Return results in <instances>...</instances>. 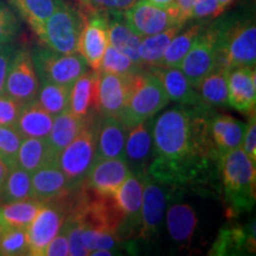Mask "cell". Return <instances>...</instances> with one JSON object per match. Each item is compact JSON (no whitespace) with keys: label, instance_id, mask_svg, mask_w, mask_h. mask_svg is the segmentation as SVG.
<instances>
[{"label":"cell","instance_id":"27","mask_svg":"<svg viewBox=\"0 0 256 256\" xmlns=\"http://www.w3.org/2000/svg\"><path fill=\"white\" fill-rule=\"evenodd\" d=\"M243 250L255 252L254 223L249 229L234 226L220 230L209 255H235L241 254Z\"/></svg>","mask_w":256,"mask_h":256},{"label":"cell","instance_id":"43","mask_svg":"<svg viewBox=\"0 0 256 256\" xmlns=\"http://www.w3.org/2000/svg\"><path fill=\"white\" fill-rule=\"evenodd\" d=\"M23 106L8 95H0V126H14Z\"/></svg>","mask_w":256,"mask_h":256},{"label":"cell","instance_id":"28","mask_svg":"<svg viewBox=\"0 0 256 256\" xmlns=\"http://www.w3.org/2000/svg\"><path fill=\"white\" fill-rule=\"evenodd\" d=\"M56 159L46 139L24 138L19 146L16 165L31 174L43 166L55 164Z\"/></svg>","mask_w":256,"mask_h":256},{"label":"cell","instance_id":"45","mask_svg":"<svg viewBox=\"0 0 256 256\" xmlns=\"http://www.w3.org/2000/svg\"><path fill=\"white\" fill-rule=\"evenodd\" d=\"M218 0H194L191 19H206L218 16Z\"/></svg>","mask_w":256,"mask_h":256},{"label":"cell","instance_id":"46","mask_svg":"<svg viewBox=\"0 0 256 256\" xmlns=\"http://www.w3.org/2000/svg\"><path fill=\"white\" fill-rule=\"evenodd\" d=\"M194 0H174L168 8L170 14L176 19L178 24H186L191 19V11Z\"/></svg>","mask_w":256,"mask_h":256},{"label":"cell","instance_id":"9","mask_svg":"<svg viewBox=\"0 0 256 256\" xmlns=\"http://www.w3.org/2000/svg\"><path fill=\"white\" fill-rule=\"evenodd\" d=\"M40 90L38 80L31 51L26 48L14 50L6 76L4 94L20 104L36 100Z\"/></svg>","mask_w":256,"mask_h":256},{"label":"cell","instance_id":"1","mask_svg":"<svg viewBox=\"0 0 256 256\" xmlns=\"http://www.w3.org/2000/svg\"><path fill=\"white\" fill-rule=\"evenodd\" d=\"M256 62V28L250 18L217 22L216 68L252 66Z\"/></svg>","mask_w":256,"mask_h":256},{"label":"cell","instance_id":"2","mask_svg":"<svg viewBox=\"0 0 256 256\" xmlns=\"http://www.w3.org/2000/svg\"><path fill=\"white\" fill-rule=\"evenodd\" d=\"M224 194L230 212L250 211L255 203L256 168L241 147L220 156Z\"/></svg>","mask_w":256,"mask_h":256},{"label":"cell","instance_id":"32","mask_svg":"<svg viewBox=\"0 0 256 256\" xmlns=\"http://www.w3.org/2000/svg\"><path fill=\"white\" fill-rule=\"evenodd\" d=\"M185 26V25H184ZM182 28L180 31L172 38L166 48L159 66L162 68H179V64L190 50L192 44L197 40L198 34L203 30L202 24H192L186 28Z\"/></svg>","mask_w":256,"mask_h":256},{"label":"cell","instance_id":"23","mask_svg":"<svg viewBox=\"0 0 256 256\" xmlns=\"http://www.w3.org/2000/svg\"><path fill=\"white\" fill-rule=\"evenodd\" d=\"M92 116L94 114L84 118L78 116L69 110L54 116L52 127L46 138V142L54 154L58 156L64 147L68 146L83 128L87 126Z\"/></svg>","mask_w":256,"mask_h":256},{"label":"cell","instance_id":"39","mask_svg":"<svg viewBox=\"0 0 256 256\" xmlns=\"http://www.w3.org/2000/svg\"><path fill=\"white\" fill-rule=\"evenodd\" d=\"M23 139L14 126H0V159L11 168L16 165V158Z\"/></svg>","mask_w":256,"mask_h":256},{"label":"cell","instance_id":"20","mask_svg":"<svg viewBox=\"0 0 256 256\" xmlns=\"http://www.w3.org/2000/svg\"><path fill=\"white\" fill-rule=\"evenodd\" d=\"M147 69L159 80L170 100L182 106L198 104L200 95L197 89L191 84L180 69L162 66H150Z\"/></svg>","mask_w":256,"mask_h":256},{"label":"cell","instance_id":"40","mask_svg":"<svg viewBox=\"0 0 256 256\" xmlns=\"http://www.w3.org/2000/svg\"><path fill=\"white\" fill-rule=\"evenodd\" d=\"M66 234L69 243V255L72 256H86L88 255L87 249L82 242V232L84 229L83 224L78 216L74 214H68L64 220L62 228Z\"/></svg>","mask_w":256,"mask_h":256},{"label":"cell","instance_id":"3","mask_svg":"<svg viewBox=\"0 0 256 256\" xmlns=\"http://www.w3.org/2000/svg\"><path fill=\"white\" fill-rule=\"evenodd\" d=\"M168 102V96L159 80L148 69L142 70L130 76L126 104L118 119L128 130L152 119Z\"/></svg>","mask_w":256,"mask_h":256},{"label":"cell","instance_id":"42","mask_svg":"<svg viewBox=\"0 0 256 256\" xmlns=\"http://www.w3.org/2000/svg\"><path fill=\"white\" fill-rule=\"evenodd\" d=\"M88 12H124L130 8L138 0H78Z\"/></svg>","mask_w":256,"mask_h":256},{"label":"cell","instance_id":"19","mask_svg":"<svg viewBox=\"0 0 256 256\" xmlns=\"http://www.w3.org/2000/svg\"><path fill=\"white\" fill-rule=\"evenodd\" d=\"M31 186L34 200L43 203L60 200L72 192L57 162L43 166L31 174Z\"/></svg>","mask_w":256,"mask_h":256},{"label":"cell","instance_id":"5","mask_svg":"<svg viewBox=\"0 0 256 256\" xmlns=\"http://www.w3.org/2000/svg\"><path fill=\"white\" fill-rule=\"evenodd\" d=\"M83 25V14L66 2H60L44 23L40 40L48 49L58 54H78V42Z\"/></svg>","mask_w":256,"mask_h":256},{"label":"cell","instance_id":"7","mask_svg":"<svg viewBox=\"0 0 256 256\" xmlns=\"http://www.w3.org/2000/svg\"><path fill=\"white\" fill-rule=\"evenodd\" d=\"M69 194L46 202L26 228L28 255L43 256L46 246L58 234L69 214Z\"/></svg>","mask_w":256,"mask_h":256},{"label":"cell","instance_id":"11","mask_svg":"<svg viewBox=\"0 0 256 256\" xmlns=\"http://www.w3.org/2000/svg\"><path fill=\"white\" fill-rule=\"evenodd\" d=\"M130 172L126 180L114 194V198L124 215L121 238H128L134 232L139 234L142 226V203L144 176Z\"/></svg>","mask_w":256,"mask_h":256},{"label":"cell","instance_id":"38","mask_svg":"<svg viewBox=\"0 0 256 256\" xmlns=\"http://www.w3.org/2000/svg\"><path fill=\"white\" fill-rule=\"evenodd\" d=\"M121 238L114 232H104V230L84 228L82 232V242L87 249L88 255L92 252L98 249H108L112 250L120 243Z\"/></svg>","mask_w":256,"mask_h":256},{"label":"cell","instance_id":"8","mask_svg":"<svg viewBox=\"0 0 256 256\" xmlns=\"http://www.w3.org/2000/svg\"><path fill=\"white\" fill-rule=\"evenodd\" d=\"M216 37L217 22L203 28L179 64V69L196 89L216 66Z\"/></svg>","mask_w":256,"mask_h":256},{"label":"cell","instance_id":"29","mask_svg":"<svg viewBox=\"0 0 256 256\" xmlns=\"http://www.w3.org/2000/svg\"><path fill=\"white\" fill-rule=\"evenodd\" d=\"M229 69L216 68L200 82L197 88L200 95L198 104L206 108L226 107L228 104Z\"/></svg>","mask_w":256,"mask_h":256},{"label":"cell","instance_id":"48","mask_svg":"<svg viewBox=\"0 0 256 256\" xmlns=\"http://www.w3.org/2000/svg\"><path fill=\"white\" fill-rule=\"evenodd\" d=\"M14 48L10 44L0 46V95L4 94V87L6 76H8V66L11 63L12 56L14 54Z\"/></svg>","mask_w":256,"mask_h":256},{"label":"cell","instance_id":"52","mask_svg":"<svg viewBox=\"0 0 256 256\" xmlns=\"http://www.w3.org/2000/svg\"><path fill=\"white\" fill-rule=\"evenodd\" d=\"M0 235H2V228H0Z\"/></svg>","mask_w":256,"mask_h":256},{"label":"cell","instance_id":"24","mask_svg":"<svg viewBox=\"0 0 256 256\" xmlns=\"http://www.w3.org/2000/svg\"><path fill=\"white\" fill-rule=\"evenodd\" d=\"M244 130L246 124L229 114H218L211 118L210 134L218 156L241 147Z\"/></svg>","mask_w":256,"mask_h":256},{"label":"cell","instance_id":"12","mask_svg":"<svg viewBox=\"0 0 256 256\" xmlns=\"http://www.w3.org/2000/svg\"><path fill=\"white\" fill-rule=\"evenodd\" d=\"M108 44L110 40L106 14L92 12L88 18H84L78 42V54L92 70H100L102 57Z\"/></svg>","mask_w":256,"mask_h":256},{"label":"cell","instance_id":"35","mask_svg":"<svg viewBox=\"0 0 256 256\" xmlns=\"http://www.w3.org/2000/svg\"><path fill=\"white\" fill-rule=\"evenodd\" d=\"M70 88L55 83L40 82L36 100L48 113L56 116L69 110Z\"/></svg>","mask_w":256,"mask_h":256},{"label":"cell","instance_id":"30","mask_svg":"<svg viewBox=\"0 0 256 256\" xmlns=\"http://www.w3.org/2000/svg\"><path fill=\"white\" fill-rule=\"evenodd\" d=\"M43 204L34 198L0 204V228L26 229Z\"/></svg>","mask_w":256,"mask_h":256},{"label":"cell","instance_id":"4","mask_svg":"<svg viewBox=\"0 0 256 256\" xmlns=\"http://www.w3.org/2000/svg\"><path fill=\"white\" fill-rule=\"evenodd\" d=\"M96 126L94 116L75 139L57 156V166L66 176L70 191H76L84 183L89 170L96 162Z\"/></svg>","mask_w":256,"mask_h":256},{"label":"cell","instance_id":"10","mask_svg":"<svg viewBox=\"0 0 256 256\" xmlns=\"http://www.w3.org/2000/svg\"><path fill=\"white\" fill-rule=\"evenodd\" d=\"M153 124L154 120L152 118L127 130L124 159L132 174H147L148 166L156 158V153L152 134Z\"/></svg>","mask_w":256,"mask_h":256},{"label":"cell","instance_id":"25","mask_svg":"<svg viewBox=\"0 0 256 256\" xmlns=\"http://www.w3.org/2000/svg\"><path fill=\"white\" fill-rule=\"evenodd\" d=\"M54 116L34 100L25 104L16 122V130L23 138L46 139L52 127Z\"/></svg>","mask_w":256,"mask_h":256},{"label":"cell","instance_id":"6","mask_svg":"<svg viewBox=\"0 0 256 256\" xmlns=\"http://www.w3.org/2000/svg\"><path fill=\"white\" fill-rule=\"evenodd\" d=\"M31 55L40 82L72 87L88 70L87 63L80 54L63 55L48 48H36L31 51Z\"/></svg>","mask_w":256,"mask_h":256},{"label":"cell","instance_id":"16","mask_svg":"<svg viewBox=\"0 0 256 256\" xmlns=\"http://www.w3.org/2000/svg\"><path fill=\"white\" fill-rule=\"evenodd\" d=\"M96 110L100 115L119 116L126 104L130 78L132 75L121 76L98 70Z\"/></svg>","mask_w":256,"mask_h":256},{"label":"cell","instance_id":"51","mask_svg":"<svg viewBox=\"0 0 256 256\" xmlns=\"http://www.w3.org/2000/svg\"><path fill=\"white\" fill-rule=\"evenodd\" d=\"M232 0H218V12L220 14H223L224 11H226V8H228V6L232 4Z\"/></svg>","mask_w":256,"mask_h":256},{"label":"cell","instance_id":"34","mask_svg":"<svg viewBox=\"0 0 256 256\" xmlns=\"http://www.w3.org/2000/svg\"><path fill=\"white\" fill-rule=\"evenodd\" d=\"M34 198L31 186V174L17 165L10 168L4 186L0 194V204L25 200Z\"/></svg>","mask_w":256,"mask_h":256},{"label":"cell","instance_id":"31","mask_svg":"<svg viewBox=\"0 0 256 256\" xmlns=\"http://www.w3.org/2000/svg\"><path fill=\"white\" fill-rule=\"evenodd\" d=\"M40 38L44 23L62 0H8Z\"/></svg>","mask_w":256,"mask_h":256},{"label":"cell","instance_id":"49","mask_svg":"<svg viewBox=\"0 0 256 256\" xmlns=\"http://www.w3.org/2000/svg\"><path fill=\"white\" fill-rule=\"evenodd\" d=\"M10 168H11V166L2 159H0V194H2V186H4L5 179L8 177Z\"/></svg>","mask_w":256,"mask_h":256},{"label":"cell","instance_id":"47","mask_svg":"<svg viewBox=\"0 0 256 256\" xmlns=\"http://www.w3.org/2000/svg\"><path fill=\"white\" fill-rule=\"evenodd\" d=\"M69 255V243L66 234L62 229L58 234L51 240L49 244L46 246L43 256H68Z\"/></svg>","mask_w":256,"mask_h":256},{"label":"cell","instance_id":"44","mask_svg":"<svg viewBox=\"0 0 256 256\" xmlns=\"http://www.w3.org/2000/svg\"><path fill=\"white\" fill-rule=\"evenodd\" d=\"M249 118L248 124H246L244 134H243L242 147L243 152L247 154V156L252 162H256V119L255 112H252Z\"/></svg>","mask_w":256,"mask_h":256},{"label":"cell","instance_id":"41","mask_svg":"<svg viewBox=\"0 0 256 256\" xmlns=\"http://www.w3.org/2000/svg\"><path fill=\"white\" fill-rule=\"evenodd\" d=\"M20 31V23L14 12L0 2V46L10 44L14 40Z\"/></svg>","mask_w":256,"mask_h":256},{"label":"cell","instance_id":"37","mask_svg":"<svg viewBox=\"0 0 256 256\" xmlns=\"http://www.w3.org/2000/svg\"><path fill=\"white\" fill-rule=\"evenodd\" d=\"M0 255H28L26 229L2 228V235H0Z\"/></svg>","mask_w":256,"mask_h":256},{"label":"cell","instance_id":"15","mask_svg":"<svg viewBox=\"0 0 256 256\" xmlns=\"http://www.w3.org/2000/svg\"><path fill=\"white\" fill-rule=\"evenodd\" d=\"M130 171L124 158L96 160L82 186L98 194H114Z\"/></svg>","mask_w":256,"mask_h":256},{"label":"cell","instance_id":"50","mask_svg":"<svg viewBox=\"0 0 256 256\" xmlns=\"http://www.w3.org/2000/svg\"><path fill=\"white\" fill-rule=\"evenodd\" d=\"M148 2H151L152 5L158 6L162 8H168L170 6L174 4V0H147Z\"/></svg>","mask_w":256,"mask_h":256},{"label":"cell","instance_id":"13","mask_svg":"<svg viewBox=\"0 0 256 256\" xmlns=\"http://www.w3.org/2000/svg\"><path fill=\"white\" fill-rule=\"evenodd\" d=\"M126 23L142 37L151 36L179 25L168 8L152 5L147 0H138L122 12ZM184 25V24H180Z\"/></svg>","mask_w":256,"mask_h":256},{"label":"cell","instance_id":"21","mask_svg":"<svg viewBox=\"0 0 256 256\" xmlns=\"http://www.w3.org/2000/svg\"><path fill=\"white\" fill-rule=\"evenodd\" d=\"M106 17L108 24V40L110 46L127 55L136 63L142 64L139 57V46L142 37L126 23L122 17V12H110L106 14Z\"/></svg>","mask_w":256,"mask_h":256},{"label":"cell","instance_id":"26","mask_svg":"<svg viewBox=\"0 0 256 256\" xmlns=\"http://www.w3.org/2000/svg\"><path fill=\"white\" fill-rule=\"evenodd\" d=\"M166 226L171 238L185 247L191 242L197 226V216L194 208L188 203H177L166 212Z\"/></svg>","mask_w":256,"mask_h":256},{"label":"cell","instance_id":"14","mask_svg":"<svg viewBox=\"0 0 256 256\" xmlns=\"http://www.w3.org/2000/svg\"><path fill=\"white\" fill-rule=\"evenodd\" d=\"M166 208V192L162 185L156 182L151 176H144L142 226L139 236L142 240L154 238L160 232Z\"/></svg>","mask_w":256,"mask_h":256},{"label":"cell","instance_id":"36","mask_svg":"<svg viewBox=\"0 0 256 256\" xmlns=\"http://www.w3.org/2000/svg\"><path fill=\"white\" fill-rule=\"evenodd\" d=\"M145 66L142 64L134 62L132 58H130L127 55L116 50L110 44H108L106 48V51L102 57L100 70L101 72L115 74V75L128 76L133 75L144 70Z\"/></svg>","mask_w":256,"mask_h":256},{"label":"cell","instance_id":"22","mask_svg":"<svg viewBox=\"0 0 256 256\" xmlns=\"http://www.w3.org/2000/svg\"><path fill=\"white\" fill-rule=\"evenodd\" d=\"M98 72H83L70 88L69 110L78 116H89L96 110Z\"/></svg>","mask_w":256,"mask_h":256},{"label":"cell","instance_id":"33","mask_svg":"<svg viewBox=\"0 0 256 256\" xmlns=\"http://www.w3.org/2000/svg\"><path fill=\"white\" fill-rule=\"evenodd\" d=\"M184 25H174V26L159 32V34L142 37L139 46L140 63L144 66H147V68H150V66H159L162 55H164L170 42L180 31V28Z\"/></svg>","mask_w":256,"mask_h":256},{"label":"cell","instance_id":"17","mask_svg":"<svg viewBox=\"0 0 256 256\" xmlns=\"http://www.w3.org/2000/svg\"><path fill=\"white\" fill-rule=\"evenodd\" d=\"M256 72L252 66H238L228 72V104L243 114L255 112Z\"/></svg>","mask_w":256,"mask_h":256},{"label":"cell","instance_id":"18","mask_svg":"<svg viewBox=\"0 0 256 256\" xmlns=\"http://www.w3.org/2000/svg\"><path fill=\"white\" fill-rule=\"evenodd\" d=\"M127 128L116 116L100 115L96 126V160L124 158Z\"/></svg>","mask_w":256,"mask_h":256}]
</instances>
